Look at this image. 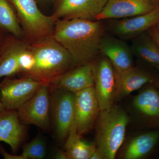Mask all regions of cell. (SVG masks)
<instances>
[{"instance_id": "7402d4cb", "label": "cell", "mask_w": 159, "mask_h": 159, "mask_svg": "<svg viewBox=\"0 0 159 159\" xmlns=\"http://www.w3.org/2000/svg\"><path fill=\"white\" fill-rule=\"evenodd\" d=\"M0 29L19 39L24 34L15 10L9 0H0Z\"/></svg>"}, {"instance_id": "f1b7e54d", "label": "cell", "mask_w": 159, "mask_h": 159, "mask_svg": "<svg viewBox=\"0 0 159 159\" xmlns=\"http://www.w3.org/2000/svg\"><path fill=\"white\" fill-rule=\"evenodd\" d=\"M153 83L157 87V88L159 90V77H155Z\"/></svg>"}, {"instance_id": "277c9868", "label": "cell", "mask_w": 159, "mask_h": 159, "mask_svg": "<svg viewBox=\"0 0 159 159\" xmlns=\"http://www.w3.org/2000/svg\"><path fill=\"white\" fill-rule=\"evenodd\" d=\"M16 12L24 35L31 43L51 36L55 20L53 16L44 14L35 0H9Z\"/></svg>"}, {"instance_id": "836d02e7", "label": "cell", "mask_w": 159, "mask_h": 159, "mask_svg": "<svg viewBox=\"0 0 159 159\" xmlns=\"http://www.w3.org/2000/svg\"><path fill=\"white\" fill-rule=\"evenodd\" d=\"M156 26L157 29L159 31V23Z\"/></svg>"}, {"instance_id": "ba28073f", "label": "cell", "mask_w": 159, "mask_h": 159, "mask_svg": "<svg viewBox=\"0 0 159 159\" xmlns=\"http://www.w3.org/2000/svg\"><path fill=\"white\" fill-rule=\"evenodd\" d=\"M94 88L100 110L113 105L116 88V74L111 63L102 57L93 63Z\"/></svg>"}, {"instance_id": "cb8c5ba5", "label": "cell", "mask_w": 159, "mask_h": 159, "mask_svg": "<svg viewBox=\"0 0 159 159\" xmlns=\"http://www.w3.org/2000/svg\"><path fill=\"white\" fill-rule=\"evenodd\" d=\"M34 64V57L30 44L26 43L20 53L19 58L20 73L26 75L31 70Z\"/></svg>"}, {"instance_id": "d6986e66", "label": "cell", "mask_w": 159, "mask_h": 159, "mask_svg": "<svg viewBox=\"0 0 159 159\" xmlns=\"http://www.w3.org/2000/svg\"><path fill=\"white\" fill-rule=\"evenodd\" d=\"M159 139V131L141 134L128 143L124 151L125 159H139L148 155L153 149Z\"/></svg>"}, {"instance_id": "8992f818", "label": "cell", "mask_w": 159, "mask_h": 159, "mask_svg": "<svg viewBox=\"0 0 159 159\" xmlns=\"http://www.w3.org/2000/svg\"><path fill=\"white\" fill-rule=\"evenodd\" d=\"M49 85L44 83L35 94L17 110L21 122L25 125H33L43 130L50 125L51 99Z\"/></svg>"}, {"instance_id": "3957f363", "label": "cell", "mask_w": 159, "mask_h": 159, "mask_svg": "<svg viewBox=\"0 0 159 159\" xmlns=\"http://www.w3.org/2000/svg\"><path fill=\"white\" fill-rule=\"evenodd\" d=\"M129 118L124 110L113 105L100 110L96 123L97 150L103 159H113L125 139Z\"/></svg>"}, {"instance_id": "30bf717a", "label": "cell", "mask_w": 159, "mask_h": 159, "mask_svg": "<svg viewBox=\"0 0 159 159\" xmlns=\"http://www.w3.org/2000/svg\"><path fill=\"white\" fill-rule=\"evenodd\" d=\"M107 0H58L53 15L54 19H80L96 20Z\"/></svg>"}, {"instance_id": "7c38bea8", "label": "cell", "mask_w": 159, "mask_h": 159, "mask_svg": "<svg viewBox=\"0 0 159 159\" xmlns=\"http://www.w3.org/2000/svg\"><path fill=\"white\" fill-rule=\"evenodd\" d=\"M156 7L151 0H107L96 20L133 17L150 12Z\"/></svg>"}, {"instance_id": "44dd1931", "label": "cell", "mask_w": 159, "mask_h": 159, "mask_svg": "<svg viewBox=\"0 0 159 159\" xmlns=\"http://www.w3.org/2000/svg\"><path fill=\"white\" fill-rule=\"evenodd\" d=\"M96 149L95 145L82 140L81 135L77 133L74 122L64 145V150L69 159H90Z\"/></svg>"}, {"instance_id": "4fadbf2b", "label": "cell", "mask_w": 159, "mask_h": 159, "mask_svg": "<svg viewBox=\"0 0 159 159\" xmlns=\"http://www.w3.org/2000/svg\"><path fill=\"white\" fill-rule=\"evenodd\" d=\"M99 52L109 60L116 73L134 67L130 47L121 39L104 34L99 45Z\"/></svg>"}, {"instance_id": "e0dca14e", "label": "cell", "mask_w": 159, "mask_h": 159, "mask_svg": "<svg viewBox=\"0 0 159 159\" xmlns=\"http://www.w3.org/2000/svg\"><path fill=\"white\" fill-rule=\"evenodd\" d=\"M151 84L135 97L133 104L147 124L159 126V90Z\"/></svg>"}, {"instance_id": "8fae6325", "label": "cell", "mask_w": 159, "mask_h": 159, "mask_svg": "<svg viewBox=\"0 0 159 159\" xmlns=\"http://www.w3.org/2000/svg\"><path fill=\"white\" fill-rule=\"evenodd\" d=\"M111 31L122 39H130L147 32L159 23V6L145 14L120 19L113 22Z\"/></svg>"}, {"instance_id": "1f68e13d", "label": "cell", "mask_w": 159, "mask_h": 159, "mask_svg": "<svg viewBox=\"0 0 159 159\" xmlns=\"http://www.w3.org/2000/svg\"><path fill=\"white\" fill-rule=\"evenodd\" d=\"M41 2H50V1H54V0H38Z\"/></svg>"}, {"instance_id": "9c48e42d", "label": "cell", "mask_w": 159, "mask_h": 159, "mask_svg": "<svg viewBox=\"0 0 159 159\" xmlns=\"http://www.w3.org/2000/svg\"><path fill=\"white\" fill-rule=\"evenodd\" d=\"M99 111L94 87L75 93L74 122L77 133L81 136L90 130Z\"/></svg>"}, {"instance_id": "603a6c76", "label": "cell", "mask_w": 159, "mask_h": 159, "mask_svg": "<svg viewBox=\"0 0 159 159\" xmlns=\"http://www.w3.org/2000/svg\"><path fill=\"white\" fill-rule=\"evenodd\" d=\"M46 155L45 144L41 137L37 136L24 146L21 156L22 159H42Z\"/></svg>"}, {"instance_id": "6da1fadb", "label": "cell", "mask_w": 159, "mask_h": 159, "mask_svg": "<svg viewBox=\"0 0 159 159\" xmlns=\"http://www.w3.org/2000/svg\"><path fill=\"white\" fill-rule=\"evenodd\" d=\"M104 28L99 20L58 19L52 36L70 55L73 66L90 62L99 52Z\"/></svg>"}, {"instance_id": "d4e9b609", "label": "cell", "mask_w": 159, "mask_h": 159, "mask_svg": "<svg viewBox=\"0 0 159 159\" xmlns=\"http://www.w3.org/2000/svg\"><path fill=\"white\" fill-rule=\"evenodd\" d=\"M147 32L159 47V31L157 29L156 26L148 29Z\"/></svg>"}, {"instance_id": "2e32d148", "label": "cell", "mask_w": 159, "mask_h": 159, "mask_svg": "<svg viewBox=\"0 0 159 159\" xmlns=\"http://www.w3.org/2000/svg\"><path fill=\"white\" fill-rule=\"evenodd\" d=\"M115 100L128 96L147 84L153 83L155 77L149 72L133 67L121 73H116Z\"/></svg>"}, {"instance_id": "5bb4252c", "label": "cell", "mask_w": 159, "mask_h": 159, "mask_svg": "<svg viewBox=\"0 0 159 159\" xmlns=\"http://www.w3.org/2000/svg\"><path fill=\"white\" fill-rule=\"evenodd\" d=\"M93 63L78 66L64 73L49 84L51 89H61L75 94L94 87Z\"/></svg>"}, {"instance_id": "7a4b0ae2", "label": "cell", "mask_w": 159, "mask_h": 159, "mask_svg": "<svg viewBox=\"0 0 159 159\" xmlns=\"http://www.w3.org/2000/svg\"><path fill=\"white\" fill-rule=\"evenodd\" d=\"M30 44L34 64L25 76L33 77L49 85L73 66L68 52L52 35Z\"/></svg>"}, {"instance_id": "484cf974", "label": "cell", "mask_w": 159, "mask_h": 159, "mask_svg": "<svg viewBox=\"0 0 159 159\" xmlns=\"http://www.w3.org/2000/svg\"><path fill=\"white\" fill-rule=\"evenodd\" d=\"M9 35L10 34H7L0 29V52L2 49L4 44Z\"/></svg>"}, {"instance_id": "83f0119b", "label": "cell", "mask_w": 159, "mask_h": 159, "mask_svg": "<svg viewBox=\"0 0 159 159\" xmlns=\"http://www.w3.org/2000/svg\"><path fill=\"white\" fill-rule=\"evenodd\" d=\"M90 159H103V158L101 154L99 153L96 148V150L92 154Z\"/></svg>"}, {"instance_id": "ac0fdd59", "label": "cell", "mask_w": 159, "mask_h": 159, "mask_svg": "<svg viewBox=\"0 0 159 159\" xmlns=\"http://www.w3.org/2000/svg\"><path fill=\"white\" fill-rule=\"evenodd\" d=\"M26 43L21 39L9 35L0 52V79L20 73L19 58Z\"/></svg>"}, {"instance_id": "ffe728a7", "label": "cell", "mask_w": 159, "mask_h": 159, "mask_svg": "<svg viewBox=\"0 0 159 159\" xmlns=\"http://www.w3.org/2000/svg\"><path fill=\"white\" fill-rule=\"evenodd\" d=\"M133 54L152 66H159V47L147 32L133 39Z\"/></svg>"}, {"instance_id": "4316f807", "label": "cell", "mask_w": 159, "mask_h": 159, "mask_svg": "<svg viewBox=\"0 0 159 159\" xmlns=\"http://www.w3.org/2000/svg\"><path fill=\"white\" fill-rule=\"evenodd\" d=\"M54 157L57 159H69L67 154L65 151L59 149L57 150L55 153Z\"/></svg>"}, {"instance_id": "4dcf8cb0", "label": "cell", "mask_w": 159, "mask_h": 159, "mask_svg": "<svg viewBox=\"0 0 159 159\" xmlns=\"http://www.w3.org/2000/svg\"><path fill=\"white\" fill-rule=\"evenodd\" d=\"M153 4H154L155 6H159V0H151Z\"/></svg>"}, {"instance_id": "5b68a950", "label": "cell", "mask_w": 159, "mask_h": 159, "mask_svg": "<svg viewBox=\"0 0 159 159\" xmlns=\"http://www.w3.org/2000/svg\"><path fill=\"white\" fill-rule=\"evenodd\" d=\"M43 82L29 76L5 79L1 82L0 100L6 110H16L31 98Z\"/></svg>"}, {"instance_id": "9a60e30c", "label": "cell", "mask_w": 159, "mask_h": 159, "mask_svg": "<svg viewBox=\"0 0 159 159\" xmlns=\"http://www.w3.org/2000/svg\"><path fill=\"white\" fill-rule=\"evenodd\" d=\"M24 125L16 110L6 109L0 113V142L8 144L13 153H16L25 138Z\"/></svg>"}, {"instance_id": "f546056e", "label": "cell", "mask_w": 159, "mask_h": 159, "mask_svg": "<svg viewBox=\"0 0 159 159\" xmlns=\"http://www.w3.org/2000/svg\"><path fill=\"white\" fill-rule=\"evenodd\" d=\"M1 85V83H0V86ZM6 110V108H5V107H4V105L2 103V101L0 100V113L2 112V111L5 110Z\"/></svg>"}, {"instance_id": "d6a6232c", "label": "cell", "mask_w": 159, "mask_h": 159, "mask_svg": "<svg viewBox=\"0 0 159 159\" xmlns=\"http://www.w3.org/2000/svg\"><path fill=\"white\" fill-rule=\"evenodd\" d=\"M153 67H154L157 70L159 71V66H156Z\"/></svg>"}, {"instance_id": "52a82bcc", "label": "cell", "mask_w": 159, "mask_h": 159, "mask_svg": "<svg viewBox=\"0 0 159 159\" xmlns=\"http://www.w3.org/2000/svg\"><path fill=\"white\" fill-rule=\"evenodd\" d=\"M51 108L56 135L60 141L66 139L74 119L75 94L61 89H51Z\"/></svg>"}]
</instances>
